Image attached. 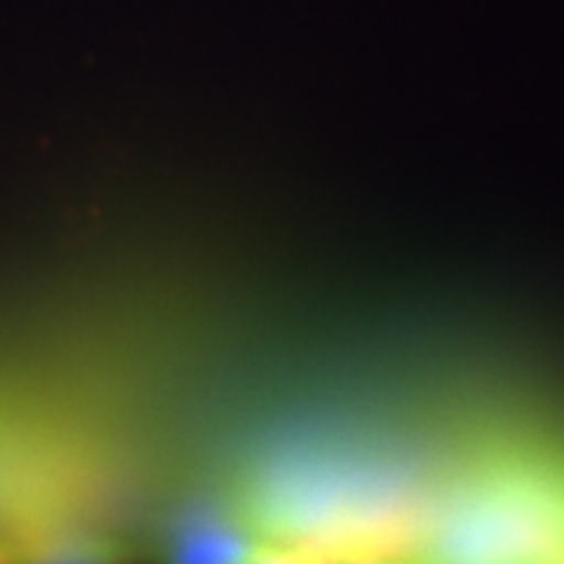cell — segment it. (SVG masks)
<instances>
[{
    "mask_svg": "<svg viewBox=\"0 0 564 564\" xmlns=\"http://www.w3.org/2000/svg\"><path fill=\"white\" fill-rule=\"evenodd\" d=\"M243 564H324L308 546H259L246 554Z\"/></svg>",
    "mask_w": 564,
    "mask_h": 564,
    "instance_id": "obj_1",
    "label": "cell"
},
{
    "mask_svg": "<svg viewBox=\"0 0 564 564\" xmlns=\"http://www.w3.org/2000/svg\"><path fill=\"white\" fill-rule=\"evenodd\" d=\"M30 564H89L87 556L74 552V549H61V546H45L37 549V554L26 556Z\"/></svg>",
    "mask_w": 564,
    "mask_h": 564,
    "instance_id": "obj_2",
    "label": "cell"
},
{
    "mask_svg": "<svg viewBox=\"0 0 564 564\" xmlns=\"http://www.w3.org/2000/svg\"><path fill=\"white\" fill-rule=\"evenodd\" d=\"M0 564H30V560H26L24 554L11 552V549L0 546Z\"/></svg>",
    "mask_w": 564,
    "mask_h": 564,
    "instance_id": "obj_3",
    "label": "cell"
},
{
    "mask_svg": "<svg viewBox=\"0 0 564 564\" xmlns=\"http://www.w3.org/2000/svg\"><path fill=\"white\" fill-rule=\"evenodd\" d=\"M230 564H243V560L241 562H230Z\"/></svg>",
    "mask_w": 564,
    "mask_h": 564,
    "instance_id": "obj_4",
    "label": "cell"
}]
</instances>
